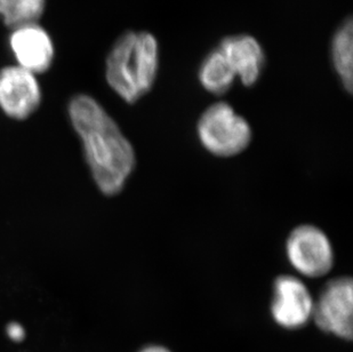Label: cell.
I'll list each match as a JSON object with an SVG mask.
<instances>
[{"label": "cell", "instance_id": "7", "mask_svg": "<svg viewBox=\"0 0 353 352\" xmlns=\"http://www.w3.org/2000/svg\"><path fill=\"white\" fill-rule=\"evenodd\" d=\"M314 303L310 291L300 278L290 275L276 277L270 309L278 325L286 329L303 327L312 318Z\"/></svg>", "mask_w": 353, "mask_h": 352}, {"label": "cell", "instance_id": "11", "mask_svg": "<svg viewBox=\"0 0 353 352\" xmlns=\"http://www.w3.org/2000/svg\"><path fill=\"white\" fill-rule=\"evenodd\" d=\"M332 60L337 76L345 90L352 93L353 90V22L347 17L332 40Z\"/></svg>", "mask_w": 353, "mask_h": 352}, {"label": "cell", "instance_id": "10", "mask_svg": "<svg viewBox=\"0 0 353 352\" xmlns=\"http://www.w3.org/2000/svg\"><path fill=\"white\" fill-rule=\"evenodd\" d=\"M198 79L200 85L214 95L227 93L234 85L236 75L219 47L210 50L203 59L198 71Z\"/></svg>", "mask_w": 353, "mask_h": 352}, {"label": "cell", "instance_id": "2", "mask_svg": "<svg viewBox=\"0 0 353 352\" xmlns=\"http://www.w3.org/2000/svg\"><path fill=\"white\" fill-rule=\"evenodd\" d=\"M159 69V45L148 31H127L114 41L105 62L111 90L127 104H137L154 87Z\"/></svg>", "mask_w": 353, "mask_h": 352}, {"label": "cell", "instance_id": "8", "mask_svg": "<svg viewBox=\"0 0 353 352\" xmlns=\"http://www.w3.org/2000/svg\"><path fill=\"white\" fill-rule=\"evenodd\" d=\"M10 47L17 66L36 76L46 72L53 66V40L38 22L13 29L10 36Z\"/></svg>", "mask_w": 353, "mask_h": 352}, {"label": "cell", "instance_id": "13", "mask_svg": "<svg viewBox=\"0 0 353 352\" xmlns=\"http://www.w3.org/2000/svg\"><path fill=\"white\" fill-rule=\"evenodd\" d=\"M7 336L14 342H21L26 336V331L19 322H10L6 327Z\"/></svg>", "mask_w": 353, "mask_h": 352}, {"label": "cell", "instance_id": "6", "mask_svg": "<svg viewBox=\"0 0 353 352\" xmlns=\"http://www.w3.org/2000/svg\"><path fill=\"white\" fill-rule=\"evenodd\" d=\"M43 92L37 76L19 66L0 69V110L10 119L23 121L37 113Z\"/></svg>", "mask_w": 353, "mask_h": 352}, {"label": "cell", "instance_id": "9", "mask_svg": "<svg viewBox=\"0 0 353 352\" xmlns=\"http://www.w3.org/2000/svg\"><path fill=\"white\" fill-rule=\"evenodd\" d=\"M219 48L230 63L236 78L246 87L259 81L263 72L265 55L261 43L250 35L225 37Z\"/></svg>", "mask_w": 353, "mask_h": 352}, {"label": "cell", "instance_id": "1", "mask_svg": "<svg viewBox=\"0 0 353 352\" xmlns=\"http://www.w3.org/2000/svg\"><path fill=\"white\" fill-rule=\"evenodd\" d=\"M68 116L97 189L104 196H118L137 166L132 143L103 106L88 94L71 97Z\"/></svg>", "mask_w": 353, "mask_h": 352}, {"label": "cell", "instance_id": "5", "mask_svg": "<svg viewBox=\"0 0 353 352\" xmlns=\"http://www.w3.org/2000/svg\"><path fill=\"white\" fill-rule=\"evenodd\" d=\"M312 318L323 332L341 339H352L353 282L350 277H339L327 282L314 303Z\"/></svg>", "mask_w": 353, "mask_h": 352}, {"label": "cell", "instance_id": "12", "mask_svg": "<svg viewBox=\"0 0 353 352\" xmlns=\"http://www.w3.org/2000/svg\"><path fill=\"white\" fill-rule=\"evenodd\" d=\"M46 0H0V19L12 30L24 24L37 23Z\"/></svg>", "mask_w": 353, "mask_h": 352}, {"label": "cell", "instance_id": "4", "mask_svg": "<svg viewBox=\"0 0 353 352\" xmlns=\"http://www.w3.org/2000/svg\"><path fill=\"white\" fill-rule=\"evenodd\" d=\"M286 255L290 266L307 278L326 276L335 260L330 238L312 224H302L290 231L286 240Z\"/></svg>", "mask_w": 353, "mask_h": 352}, {"label": "cell", "instance_id": "14", "mask_svg": "<svg viewBox=\"0 0 353 352\" xmlns=\"http://www.w3.org/2000/svg\"><path fill=\"white\" fill-rule=\"evenodd\" d=\"M141 352H170V350L159 346H148L145 349L142 350Z\"/></svg>", "mask_w": 353, "mask_h": 352}, {"label": "cell", "instance_id": "3", "mask_svg": "<svg viewBox=\"0 0 353 352\" xmlns=\"http://www.w3.org/2000/svg\"><path fill=\"white\" fill-rule=\"evenodd\" d=\"M196 134L201 146L221 158L243 153L253 137L250 123L227 102H216L203 111Z\"/></svg>", "mask_w": 353, "mask_h": 352}]
</instances>
